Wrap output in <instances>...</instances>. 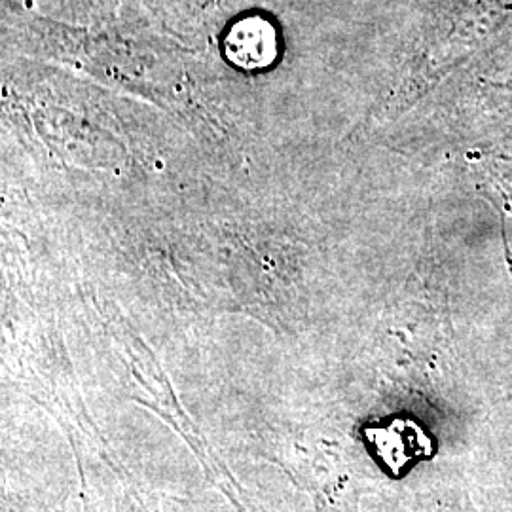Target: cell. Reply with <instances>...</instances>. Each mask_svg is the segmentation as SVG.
<instances>
[{
    "mask_svg": "<svg viewBox=\"0 0 512 512\" xmlns=\"http://www.w3.org/2000/svg\"><path fill=\"white\" fill-rule=\"evenodd\" d=\"M228 57L243 69H260L275 57L274 27L260 18L236 23L226 40Z\"/></svg>",
    "mask_w": 512,
    "mask_h": 512,
    "instance_id": "2",
    "label": "cell"
},
{
    "mask_svg": "<svg viewBox=\"0 0 512 512\" xmlns=\"http://www.w3.org/2000/svg\"><path fill=\"white\" fill-rule=\"evenodd\" d=\"M368 440L376 454L395 473H403L412 461L429 454L431 442L416 423L408 420H393L384 427L368 429Z\"/></svg>",
    "mask_w": 512,
    "mask_h": 512,
    "instance_id": "1",
    "label": "cell"
}]
</instances>
